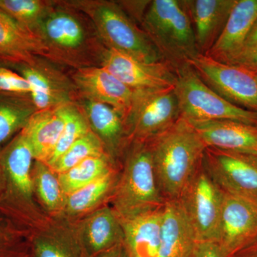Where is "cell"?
Here are the masks:
<instances>
[{"label": "cell", "mask_w": 257, "mask_h": 257, "mask_svg": "<svg viewBox=\"0 0 257 257\" xmlns=\"http://www.w3.org/2000/svg\"><path fill=\"white\" fill-rule=\"evenodd\" d=\"M37 35L45 58L70 70L101 67L108 50L90 18L68 0H56Z\"/></svg>", "instance_id": "6da1fadb"}, {"label": "cell", "mask_w": 257, "mask_h": 257, "mask_svg": "<svg viewBox=\"0 0 257 257\" xmlns=\"http://www.w3.org/2000/svg\"><path fill=\"white\" fill-rule=\"evenodd\" d=\"M155 175L165 201H177L202 165L205 144L187 119L148 140Z\"/></svg>", "instance_id": "7a4b0ae2"}, {"label": "cell", "mask_w": 257, "mask_h": 257, "mask_svg": "<svg viewBox=\"0 0 257 257\" xmlns=\"http://www.w3.org/2000/svg\"><path fill=\"white\" fill-rule=\"evenodd\" d=\"M140 27L175 69L200 55L184 0L151 1Z\"/></svg>", "instance_id": "3957f363"}, {"label": "cell", "mask_w": 257, "mask_h": 257, "mask_svg": "<svg viewBox=\"0 0 257 257\" xmlns=\"http://www.w3.org/2000/svg\"><path fill=\"white\" fill-rule=\"evenodd\" d=\"M122 172L114 189V210L119 219H128L163 207L147 141L134 140L124 155Z\"/></svg>", "instance_id": "277c9868"}, {"label": "cell", "mask_w": 257, "mask_h": 257, "mask_svg": "<svg viewBox=\"0 0 257 257\" xmlns=\"http://www.w3.org/2000/svg\"><path fill=\"white\" fill-rule=\"evenodd\" d=\"M68 1L90 18L108 50L121 52L143 62L164 61L141 27L130 18L117 1Z\"/></svg>", "instance_id": "5b68a950"}, {"label": "cell", "mask_w": 257, "mask_h": 257, "mask_svg": "<svg viewBox=\"0 0 257 257\" xmlns=\"http://www.w3.org/2000/svg\"><path fill=\"white\" fill-rule=\"evenodd\" d=\"M175 92L187 121L231 120L257 126V111L234 105L208 87L188 63L175 69Z\"/></svg>", "instance_id": "8992f818"}, {"label": "cell", "mask_w": 257, "mask_h": 257, "mask_svg": "<svg viewBox=\"0 0 257 257\" xmlns=\"http://www.w3.org/2000/svg\"><path fill=\"white\" fill-rule=\"evenodd\" d=\"M180 118L175 87L133 90L125 124L131 142L148 141L173 126Z\"/></svg>", "instance_id": "52a82bcc"}, {"label": "cell", "mask_w": 257, "mask_h": 257, "mask_svg": "<svg viewBox=\"0 0 257 257\" xmlns=\"http://www.w3.org/2000/svg\"><path fill=\"white\" fill-rule=\"evenodd\" d=\"M224 194L202 162L177 200L197 241L216 242Z\"/></svg>", "instance_id": "ba28073f"}, {"label": "cell", "mask_w": 257, "mask_h": 257, "mask_svg": "<svg viewBox=\"0 0 257 257\" xmlns=\"http://www.w3.org/2000/svg\"><path fill=\"white\" fill-rule=\"evenodd\" d=\"M0 64L26 79L38 111L76 104L80 98L69 72L41 56H36L29 63L0 62Z\"/></svg>", "instance_id": "9c48e42d"}, {"label": "cell", "mask_w": 257, "mask_h": 257, "mask_svg": "<svg viewBox=\"0 0 257 257\" xmlns=\"http://www.w3.org/2000/svg\"><path fill=\"white\" fill-rule=\"evenodd\" d=\"M203 82L231 104L257 111V72L199 55L187 62Z\"/></svg>", "instance_id": "30bf717a"}, {"label": "cell", "mask_w": 257, "mask_h": 257, "mask_svg": "<svg viewBox=\"0 0 257 257\" xmlns=\"http://www.w3.org/2000/svg\"><path fill=\"white\" fill-rule=\"evenodd\" d=\"M202 164L223 192L257 204V157L207 147Z\"/></svg>", "instance_id": "8fae6325"}, {"label": "cell", "mask_w": 257, "mask_h": 257, "mask_svg": "<svg viewBox=\"0 0 257 257\" xmlns=\"http://www.w3.org/2000/svg\"><path fill=\"white\" fill-rule=\"evenodd\" d=\"M256 241L257 204L224 193L216 243L228 256L234 257Z\"/></svg>", "instance_id": "7c38bea8"}, {"label": "cell", "mask_w": 257, "mask_h": 257, "mask_svg": "<svg viewBox=\"0 0 257 257\" xmlns=\"http://www.w3.org/2000/svg\"><path fill=\"white\" fill-rule=\"evenodd\" d=\"M133 90L175 87V69L167 62H147L108 50L102 66Z\"/></svg>", "instance_id": "4fadbf2b"}, {"label": "cell", "mask_w": 257, "mask_h": 257, "mask_svg": "<svg viewBox=\"0 0 257 257\" xmlns=\"http://www.w3.org/2000/svg\"><path fill=\"white\" fill-rule=\"evenodd\" d=\"M68 72L80 98L112 106L124 115L125 119L131 106L133 89L103 67H88Z\"/></svg>", "instance_id": "5bb4252c"}, {"label": "cell", "mask_w": 257, "mask_h": 257, "mask_svg": "<svg viewBox=\"0 0 257 257\" xmlns=\"http://www.w3.org/2000/svg\"><path fill=\"white\" fill-rule=\"evenodd\" d=\"M76 104L85 116L91 131L102 143L106 153L114 162L122 157L131 143L124 115L112 106L83 98Z\"/></svg>", "instance_id": "9a60e30c"}, {"label": "cell", "mask_w": 257, "mask_h": 257, "mask_svg": "<svg viewBox=\"0 0 257 257\" xmlns=\"http://www.w3.org/2000/svg\"><path fill=\"white\" fill-rule=\"evenodd\" d=\"M188 121L207 147L257 157V126L231 120Z\"/></svg>", "instance_id": "2e32d148"}, {"label": "cell", "mask_w": 257, "mask_h": 257, "mask_svg": "<svg viewBox=\"0 0 257 257\" xmlns=\"http://www.w3.org/2000/svg\"><path fill=\"white\" fill-rule=\"evenodd\" d=\"M257 19V0H236L224 30L206 55L213 60L233 64L242 50Z\"/></svg>", "instance_id": "e0dca14e"}, {"label": "cell", "mask_w": 257, "mask_h": 257, "mask_svg": "<svg viewBox=\"0 0 257 257\" xmlns=\"http://www.w3.org/2000/svg\"><path fill=\"white\" fill-rule=\"evenodd\" d=\"M236 0H184L200 55H206L220 36Z\"/></svg>", "instance_id": "ac0fdd59"}, {"label": "cell", "mask_w": 257, "mask_h": 257, "mask_svg": "<svg viewBox=\"0 0 257 257\" xmlns=\"http://www.w3.org/2000/svg\"><path fill=\"white\" fill-rule=\"evenodd\" d=\"M163 207L120 219L123 245L128 257H158Z\"/></svg>", "instance_id": "d6986e66"}, {"label": "cell", "mask_w": 257, "mask_h": 257, "mask_svg": "<svg viewBox=\"0 0 257 257\" xmlns=\"http://www.w3.org/2000/svg\"><path fill=\"white\" fill-rule=\"evenodd\" d=\"M35 161L22 132L0 151V170L8 177L14 192L27 201L31 200L34 192L32 169Z\"/></svg>", "instance_id": "ffe728a7"}, {"label": "cell", "mask_w": 257, "mask_h": 257, "mask_svg": "<svg viewBox=\"0 0 257 257\" xmlns=\"http://www.w3.org/2000/svg\"><path fill=\"white\" fill-rule=\"evenodd\" d=\"M65 106L37 111L22 131L35 160L47 163L50 158L65 124Z\"/></svg>", "instance_id": "44dd1931"}, {"label": "cell", "mask_w": 257, "mask_h": 257, "mask_svg": "<svg viewBox=\"0 0 257 257\" xmlns=\"http://www.w3.org/2000/svg\"><path fill=\"white\" fill-rule=\"evenodd\" d=\"M45 52L38 36L0 10V62L29 63Z\"/></svg>", "instance_id": "7402d4cb"}, {"label": "cell", "mask_w": 257, "mask_h": 257, "mask_svg": "<svg viewBox=\"0 0 257 257\" xmlns=\"http://www.w3.org/2000/svg\"><path fill=\"white\" fill-rule=\"evenodd\" d=\"M197 241L178 201H166L158 257H187Z\"/></svg>", "instance_id": "603a6c76"}, {"label": "cell", "mask_w": 257, "mask_h": 257, "mask_svg": "<svg viewBox=\"0 0 257 257\" xmlns=\"http://www.w3.org/2000/svg\"><path fill=\"white\" fill-rule=\"evenodd\" d=\"M38 111L30 95L0 93V151Z\"/></svg>", "instance_id": "cb8c5ba5"}, {"label": "cell", "mask_w": 257, "mask_h": 257, "mask_svg": "<svg viewBox=\"0 0 257 257\" xmlns=\"http://www.w3.org/2000/svg\"><path fill=\"white\" fill-rule=\"evenodd\" d=\"M85 236L94 252H104L123 243V230L114 209L105 207L96 211L88 219Z\"/></svg>", "instance_id": "d4e9b609"}, {"label": "cell", "mask_w": 257, "mask_h": 257, "mask_svg": "<svg viewBox=\"0 0 257 257\" xmlns=\"http://www.w3.org/2000/svg\"><path fill=\"white\" fill-rule=\"evenodd\" d=\"M115 171L114 162L108 155L89 157L72 169L60 174L59 181L66 196Z\"/></svg>", "instance_id": "484cf974"}, {"label": "cell", "mask_w": 257, "mask_h": 257, "mask_svg": "<svg viewBox=\"0 0 257 257\" xmlns=\"http://www.w3.org/2000/svg\"><path fill=\"white\" fill-rule=\"evenodd\" d=\"M55 3L56 0H0V10L37 35Z\"/></svg>", "instance_id": "4316f807"}, {"label": "cell", "mask_w": 257, "mask_h": 257, "mask_svg": "<svg viewBox=\"0 0 257 257\" xmlns=\"http://www.w3.org/2000/svg\"><path fill=\"white\" fill-rule=\"evenodd\" d=\"M32 182L34 192L47 209L57 211L64 207L66 195L61 187L58 175L47 164L35 161Z\"/></svg>", "instance_id": "83f0119b"}, {"label": "cell", "mask_w": 257, "mask_h": 257, "mask_svg": "<svg viewBox=\"0 0 257 257\" xmlns=\"http://www.w3.org/2000/svg\"><path fill=\"white\" fill-rule=\"evenodd\" d=\"M116 181V172L113 171L77 192L66 196L64 207L67 212L72 214L86 212L114 189Z\"/></svg>", "instance_id": "f1b7e54d"}, {"label": "cell", "mask_w": 257, "mask_h": 257, "mask_svg": "<svg viewBox=\"0 0 257 257\" xmlns=\"http://www.w3.org/2000/svg\"><path fill=\"white\" fill-rule=\"evenodd\" d=\"M65 124L60 140L47 164L51 167L77 140L91 131L87 119L76 104H67L64 108Z\"/></svg>", "instance_id": "f546056e"}, {"label": "cell", "mask_w": 257, "mask_h": 257, "mask_svg": "<svg viewBox=\"0 0 257 257\" xmlns=\"http://www.w3.org/2000/svg\"><path fill=\"white\" fill-rule=\"evenodd\" d=\"M106 154L99 139L90 131L77 140L50 167L56 174L60 175L89 157L100 156Z\"/></svg>", "instance_id": "4dcf8cb0"}, {"label": "cell", "mask_w": 257, "mask_h": 257, "mask_svg": "<svg viewBox=\"0 0 257 257\" xmlns=\"http://www.w3.org/2000/svg\"><path fill=\"white\" fill-rule=\"evenodd\" d=\"M30 84L21 74L0 64V93L30 95Z\"/></svg>", "instance_id": "1f68e13d"}, {"label": "cell", "mask_w": 257, "mask_h": 257, "mask_svg": "<svg viewBox=\"0 0 257 257\" xmlns=\"http://www.w3.org/2000/svg\"><path fill=\"white\" fill-rule=\"evenodd\" d=\"M187 257H229L215 241H197Z\"/></svg>", "instance_id": "d6a6232c"}, {"label": "cell", "mask_w": 257, "mask_h": 257, "mask_svg": "<svg viewBox=\"0 0 257 257\" xmlns=\"http://www.w3.org/2000/svg\"><path fill=\"white\" fill-rule=\"evenodd\" d=\"M130 18L140 25L151 1H117Z\"/></svg>", "instance_id": "836d02e7"}, {"label": "cell", "mask_w": 257, "mask_h": 257, "mask_svg": "<svg viewBox=\"0 0 257 257\" xmlns=\"http://www.w3.org/2000/svg\"><path fill=\"white\" fill-rule=\"evenodd\" d=\"M36 253L37 257H69L57 245L42 240L36 243Z\"/></svg>", "instance_id": "e575fe53"}, {"label": "cell", "mask_w": 257, "mask_h": 257, "mask_svg": "<svg viewBox=\"0 0 257 257\" xmlns=\"http://www.w3.org/2000/svg\"><path fill=\"white\" fill-rule=\"evenodd\" d=\"M232 65L242 66L246 68L257 69V47L238 59Z\"/></svg>", "instance_id": "d590c367"}, {"label": "cell", "mask_w": 257, "mask_h": 257, "mask_svg": "<svg viewBox=\"0 0 257 257\" xmlns=\"http://www.w3.org/2000/svg\"><path fill=\"white\" fill-rule=\"evenodd\" d=\"M256 47H257V19L254 23H253L252 28L250 30L247 37H246V41L244 42L241 54H240L239 57L236 59V60L240 58V57H242L243 55H246L250 51L253 50Z\"/></svg>", "instance_id": "8d00e7d4"}, {"label": "cell", "mask_w": 257, "mask_h": 257, "mask_svg": "<svg viewBox=\"0 0 257 257\" xmlns=\"http://www.w3.org/2000/svg\"><path fill=\"white\" fill-rule=\"evenodd\" d=\"M99 257H128L122 243L114 246L101 253Z\"/></svg>", "instance_id": "74e56055"}, {"label": "cell", "mask_w": 257, "mask_h": 257, "mask_svg": "<svg viewBox=\"0 0 257 257\" xmlns=\"http://www.w3.org/2000/svg\"><path fill=\"white\" fill-rule=\"evenodd\" d=\"M251 257H257V256H251Z\"/></svg>", "instance_id": "f35d334b"}, {"label": "cell", "mask_w": 257, "mask_h": 257, "mask_svg": "<svg viewBox=\"0 0 257 257\" xmlns=\"http://www.w3.org/2000/svg\"><path fill=\"white\" fill-rule=\"evenodd\" d=\"M252 70H253V69H252ZM254 71H256V72H257V69H256V70H254Z\"/></svg>", "instance_id": "ab89813d"}]
</instances>
